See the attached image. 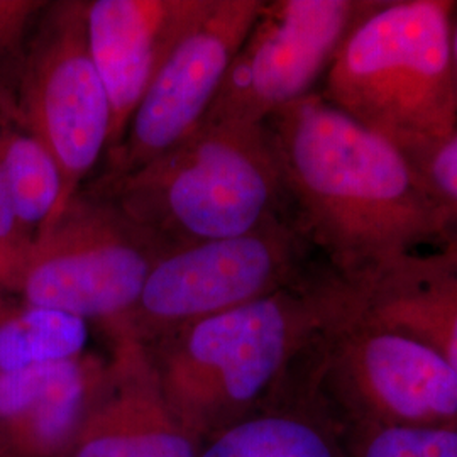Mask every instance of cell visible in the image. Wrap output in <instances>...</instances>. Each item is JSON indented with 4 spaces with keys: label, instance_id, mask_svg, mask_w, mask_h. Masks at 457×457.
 I'll use <instances>...</instances> for the list:
<instances>
[{
    "label": "cell",
    "instance_id": "1",
    "mask_svg": "<svg viewBox=\"0 0 457 457\" xmlns=\"http://www.w3.org/2000/svg\"><path fill=\"white\" fill-rule=\"evenodd\" d=\"M264 126L295 224L345 281L420 245L449 243V219L419 168L319 92Z\"/></svg>",
    "mask_w": 457,
    "mask_h": 457
},
{
    "label": "cell",
    "instance_id": "2",
    "mask_svg": "<svg viewBox=\"0 0 457 457\" xmlns=\"http://www.w3.org/2000/svg\"><path fill=\"white\" fill-rule=\"evenodd\" d=\"M362 305L334 270L143 345L168 407L195 439L262 409L313 344Z\"/></svg>",
    "mask_w": 457,
    "mask_h": 457
},
{
    "label": "cell",
    "instance_id": "3",
    "mask_svg": "<svg viewBox=\"0 0 457 457\" xmlns=\"http://www.w3.org/2000/svg\"><path fill=\"white\" fill-rule=\"evenodd\" d=\"M453 0H371L326 73L322 97L420 171L457 131Z\"/></svg>",
    "mask_w": 457,
    "mask_h": 457
},
{
    "label": "cell",
    "instance_id": "4",
    "mask_svg": "<svg viewBox=\"0 0 457 457\" xmlns=\"http://www.w3.org/2000/svg\"><path fill=\"white\" fill-rule=\"evenodd\" d=\"M87 185L168 254L292 217L266 126H200L129 175Z\"/></svg>",
    "mask_w": 457,
    "mask_h": 457
},
{
    "label": "cell",
    "instance_id": "5",
    "mask_svg": "<svg viewBox=\"0 0 457 457\" xmlns=\"http://www.w3.org/2000/svg\"><path fill=\"white\" fill-rule=\"evenodd\" d=\"M328 410L354 428L457 427V370L437 349L364 311L330 327L298 361Z\"/></svg>",
    "mask_w": 457,
    "mask_h": 457
},
{
    "label": "cell",
    "instance_id": "6",
    "mask_svg": "<svg viewBox=\"0 0 457 457\" xmlns=\"http://www.w3.org/2000/svg\"><path fill=\"white\" fill-rule=\"evenodd\" d=\"M166 254L112 200L85 185L0 278V294L107 330L132 311Z\"/></svg>",
    "mask_w": 457,
    "mask_h": 457
},
{
    "label": "cell",
    "instance_id": "7",
    "mask_svg": "<svg viewBox=\"0 0 457 457\" xmlns=\"http://www.w3.org/2000/svg\"><path fill=\"white\" fill-rule=\"evenodd\" d=\"M311 243L292 217L230 239L188 245L151 270L132 311L105 332L141 345L243 307L307 277Z\"/></svg>",
    "mask_w": 457,
    "mask_h": 457
},
{
    "label": "cell",
    "instance_id": "8",
    "mask_svg": "<svg viewBox=\"0 0 457 457\" xmlns=\"http://www.w3.org/2000/svg\"><path fill=\"white\" fill-rule=\"evenodd\" d=\"M14 88L62 170L58 215L87 185L111 141L112 111L88 48L85 0L46 2L17 68Z\"/></svg>",
    "mask_w": 457,
    "mask_h": 457
},
{
    "label": "cell",
    "instance_id": "9",
    "mask_svg": "<svg viewBox=\"0 0 457 457\" xmlns=\"http://www.w3.org/2000/svg\"><path fill=\"white\" fill-rule=\"evenodd\" d=\"M370 4L266 2L200 126H264L281 109L313 94L315 83L326 75L345 36Z\"/></svg>",
    "mask_w": 457,
    "mask_h": 457
},
{
    "label": "cell",
    "instance_id": "10",
    "mask_svg": "<svg viewBox=\"0 0 457 457\" xmlns=\"http://www.w3.org/2000/svg\"><path fill=\"white\" fill-rule=\"evenodd\" d=\"M266 0H212L147 88L102 179H119L180 145L204 122Z\"/></svg>",
    "mask_w": 457,
    "mask_h": 457
},
{
    "label": "cell",
    "instance_id": "11",
    "mask_svg": "<svg viewBox=\"0 0 457 457\" xmlns=\"http://www.w3.org/2000/svg\"><path fill=\"white\" fill-rule=\"evenodd\" d=\"M212 0H85L87 39L111 111L105 158L120 145L132 115L166 60Z\"/></svg>",
    "mask_w": 457,
    "mask_h": 457
},
{
    "label": "cell",
    "instance_id": "12",
    "mask_svg": "<svg viewBox=\"0 0 457 457\" xmlns=\"http://www.w3.org/2000/svg\"><path fill=\"white\" fill-rule=\"evenodd\" d=\"M168 407L145 347L114 337L104 381L68 457H198Z\"/></svg>",
    "mask_w": 457,
    "mask_h": 457
},
{
    "label": "cell",
    "instance_id": "13",
    "mask_svg": "<svg viewBox=\"0 0 457 457\" xmlns=\"http://www.w3.org/2000/svg\"><path fill=\"white\" fill-rule=\"evenodd\" d=\"M107 371V360H71L0 371V449L12 457H68Z\"/></svg>",
    "mask_w": 457,
    "mask_h": 457
},
{
    "label": "cell",
    "instance_id": "14",
    "mask_svg": "<svg viewBox=\"0 0 457 457\" xmlns=\"http://www.w3.org/2000/svg\"><path fill=\"white\" fill-rule=\"evenodd\" d=\"M353 285L371 317L430 344L457 370V243L405 254Z\"/></svg>",
    "mask_w": 457,
    "mask_h": 457
},
{
    "label": "cell",
    "instance_id": "15",
    "mask_svg": "<svg viewBox=\"0 0 457 457\" xmlns=\"http://www.w3.org/2000/svg\"><path fill=\"white\" fill-rule=\"evenodd\" d=\"M14 77L0 83V163L19 226L31 247L60 209L63 175L48 145L22 111Z\"/></svg>",
    "mask_w": 457,
    "mask_h": 457
},
{
    "label": "cell",
    "instance_id": "16",
    "mask_svg": "<svg viewBox=\"0 0 457 457\" xmlns=\"http://www.w3.org/2000/svg\"><path fill=\"white\" fill-rule=\"evenodd\" d=\"M305 405L262 409L209 439L198 457H347L345 437L326 417L320 398L303 379Z\"/></svg>",
    "mask_w": 457,
    "mask_h": 457
},
{
    "label": "cell",
    "instance_id": "17",
    "mask_svg": "<svg viewBox=\"0 0 457 457\" xmlns=\"http://www.w3.org/2000/svg\"><path fill=\"white\" fill-rule=\"evenodd\" d=\"M87 341L83 319L0 294V371L82 356Z\"/></svg>",
    "mask_w": 457,
    "mask_h": 457
},
{
    "label": "cell",
    "instance_id": "18",
    "mask_svg": "<svg viewBox=\"0 0 457 457\" xmlns=\"http://www.w3.org/2000/svg\"><path fill=\"white\" fill-rule=\"evenodd\" d=\"M347 457H457V427L354 428Z\"/></svg>",
    "mask_w": 457,
    "mask_h": 457
},
{
    "label": "cell",
    "instance_id": "19",
    "mask_svg": "<svg viewBox=\"0 0 457 457\" xmlns=\"http://www.w3.org/2000/svg\"><path fill=\"white\" fill-rule=\"evenodd\" d=\"M420 173L449 219V243H457V131L425 162Z\"/></svg>",
    "mask_w": 457,
    "mask_h": 457
},
{
    "label": "cell",
    "instance_id": "20",
    "mask_svg": "<svg viewBox=\"0 0 457 457\" xmlns=\"http://www.w3.org/2000/svg\"><path fill=\"white\" fill-rule=\"evenodd\" d=\"M28 249L29 245L19 226L12 195L0 163V278L21 262Z\"/></svg>",
    "mask_w": 457,
    "mask_h": 457
},
{
    "label": "cell",
    "instance_id": "21",
    "mask_svg": "<svg viewBox=\"0 0 457 457\" xmlns=\"http://www.w3.org/2000/svg\"><path fill=\"white\" fill-rule=\"evenodd\" d=\"M22 41L24 28L16 7L0 0V82H5L14 71Z\"/></svg>",
    "mask_w": 457,
    "mask_h": 457
},
{
    "label": "cell",
    "instance_id": "22",
    "mask_svg": "<svg viewBox=\"0 0 457 457\" xmlns=\"http://www.w3.org/2000/svg\"><path fill=\"white\" fill-rule=\"evenodd\" d=\"M451 65H453V82L457 102V4L453 16V29H451Z\"/></svg>",
    "mask_w": 457,
    "mask_h": 457
},
{
    "label": "cell",
    "instance_id": "23",
    "mask_svg": "<svg viewBox=\"0 0 457 457\" xmlns=\"http://www.w3.org/2000/svg\"><path fill=\"white\" fill-rule=\"evenodd\" d=\"M0 457H12V456H9V454H7V453H4V451H2V449H0Z\"/></svg>",
    "mask_w": 457,
    "mask_h": 457
}]
</instances>
